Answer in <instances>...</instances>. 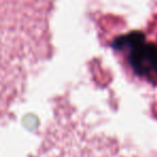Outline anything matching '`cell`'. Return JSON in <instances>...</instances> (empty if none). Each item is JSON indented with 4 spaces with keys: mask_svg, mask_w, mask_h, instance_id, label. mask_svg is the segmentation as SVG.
Segmentation results:
<instances>
[{
    "mask_svg": "<svg viewBox=\"0 0 157 157\" xmlns=\"http://www.w3.org/2000/svg\"><path fill=\"white\" fill-rule=\"evenodd\" d=\"M43 150V157H157V152L123 141L72 111L57 115Z\"/></svg>",
    "mask_w": 157,
    "mask_h": 157,
    "instance_id": "obj_1",
    "label": "cell"
}]
</instances>
